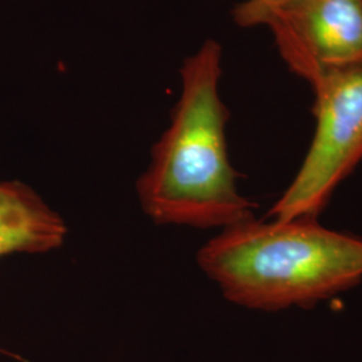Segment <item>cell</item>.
I'll return each instance as SVG.
<instances>
[{
    "label": "cell",
    "instance_id": "obj_2",
    "mask_svg": "<svg viewBox=\"0 0 362 362\" xmlns=\"http://www.w3.org/2000/svg\"><path fill=\"white\" fill-rule=\"evenodd\" d=\"M197 263L224 297L248 309L311 308L362 282V239L318 219L260 221L224 228Z\"/></svg>",
    "mask_w": 362,
    "mask_h": 362
},
{
    "label": "cell",
    "instance_id": "obj_5",
    "mask_svg": "<svg viewBox=\"0 0 362 362\" xmlns=\"http://www.w3.org/2000/svg\"><path fill=\"white\" fill-rule=\"evenodd\" d=\"M65 236L64 220L30 187L19 181L0 182V258L13 252H47L61 246Z\"/></svg>",
    "mask_w": 362,
    "mask_h": 362
},
{
    "label": "cell",
    "instance_id": "obj_4",
    "mask_svg": "<svg viewBox=\"0 0 362 362\" xmlns=\"http://www.w3.org/2000/svg\"><path fill=\"white\" fill-rule=\"evenodd\" d=\"M257 25L270 27L286 65L308 82L362 62V0H285Z\"/></svg>",
    "mask_w": 362,
    "mask_h": 362
},
{
    "label": "cell",
    "instance_id": "obj_6",
    "mask_svg": "<svg viewBox=\"0 0 362 362\" xmlns=\"http://www.w3.org/2000/svg\"><path fill=\"white\" fill-rule=\"evenodd\" d=\"M285 0H245L233 10V19L243 27L255 26V22L262 13L279 6Z\"/></svg>",
    "mask_w": 362,
    "mask_h": 362
},
{
    "label": "cell",
    "instance_id": "obj_1",
    "mask_svg": "<svg viewBox=\"0 0 362 362\" xmlns=\"http://www.w3.org/2000/svg\"><path fill=\"white\" fill-rule=\"evenodd\" d=\"M221 46L209 39L181 70L182 93L172 124L137 182L145 212L158 224L223 230L252 218L238 192L226 141L230 113L219 97Z\"/></svg>",
    "mask_w": 362,
    "mask_h": 362
},
{
    "label": "cell",
    "instance_id": "obj_3",
    "mask_svg": "<svg viewBox=\"0 0 362 362\" xmlns=\"http://www.w3.org/2000/svg\"><path fill=\"white\" fill-rule=\"evenodd\" d=\"M310 85L314 137L296 177L269 211L272 219H318L362 163V62L326 70Z\"/></svg>",
    "mask_w": 362,
    "mask_h": 362
}]
</instances>
